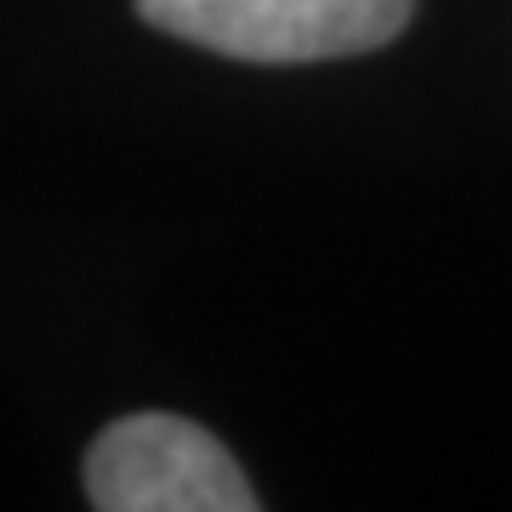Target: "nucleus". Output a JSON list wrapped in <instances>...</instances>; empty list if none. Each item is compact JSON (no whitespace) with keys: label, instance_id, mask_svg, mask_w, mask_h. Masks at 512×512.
<instances>
[{"label":"nucleus","instance_id":"1","mask_svg":"<svg viewBox=\"0 0 512 512\" xmlns=\"http://www.w3.org/2000/svg\"><path fill=\"white\" fill-rule=\"evenodd\" d=\"M416 0H137L160 35L239 63H330L376 52L399 35Z\"/></svg>","mask_w":512,"mask_h":512},{"label":"nucleus","instance_id":"2","mask_svg":"<svg viewBox=\"0 0 512 512\" xmlns=\"http://www.w3.org/2000/svg\"><path fill=\"white\" fill-rule=\"evenodd\" d=\"M86 495L103 512H256L239 461L183 416H120L86 450Z\"/></svg>","mask_w":512,"mask_h":512}]
</instances>
